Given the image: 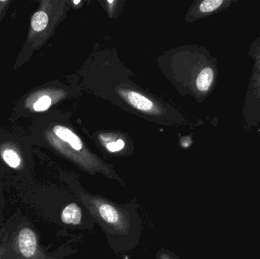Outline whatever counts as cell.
Wrapping results in <instances>:
<instances>
[{"label":"cell","mask_w":260,"mask_h":259,"mask_svg":"<svg viewBox=\"0 0 260 259\" xmlns=\"http://www.w3.org/2000/svg\"><path fill=\"white\" fill-rule=\"evenodd\" d=\"M0 157L3 162L15 170L21 171L24 170V161L23 155L15 146L6 144L0 150Z\"/></svg>","instance_id":"1"},{"label":"cell","mask_w":260,"mask_h":259,"mask_svg":"<svg viewBox=\"0 0 260 259\" xmlns=\"http://www.w3.org/2000/svg\"><path fill=\"white\" fill-rule=\"evenodd\" d=\"M51 104V97L46 94L37 97L30 95L24 102L25 109H28L30 112H44L48 109Z\"/></svg>","instance_id":"2"},{"label":"cell","mask_w":260,"mask_h":259,"mask_svg":"<svg viewBox=\"0 0 260 259\" xmlns=\"http://www.w3.org/2000/svg\"><path fill=\"white\" fill-rule=\"evenodd\" d=\"M53 131L56 137L70 144L75 150L79 151L82 149V142L80 138L68 128L56 126L53 127Z\"/></svg>","instance_id":"3"},{"label":"cell","mask_w":260,"mask_h":259,"mask_svg":"<svg viewBox=\"0 0 260 259\" xmlns=\"http://www.w3.org/2000/svg\"><path fill=\"white\" fill-rule=\"evenodd\" d=\"M82 213L81 208L76 204L67 205L61 214V220L67 225H77L81 223Z\"/></svg>","instance_id":"4"},{"label":"cell","mask_w":260,"mask_h":259,"mask_svg":"<svg viewBox=\"0 0 260 259\" xmlns=\"http://www.w3.org/2000/svg\"><path fill=\"white\" fill-rule=\"evenodd\" d=\"M99 212L101 217L111 225H118L120 221V214L115 208L109 204L102 203L99 205Z\"/></svg>","instance_id":"5"},{"label":"cell","mask_w":260,"mask_h":259,"mask_svg":"<svg viewBox=\"0 0 260 259\" xmlns=\"http://www.w3.org/2000/svg\"><path fill=\"white\" fill-rule=\"evenodd\" d=\"M128 100L134 107L142 111H149L152 109L153 103L142 94L135 91L128 93Z\"/></svg>","instance_id":"6"},{"label":"cell","mask_w":260,"mask_h":259,"mask_svg":"<svg viewBox=\"0 0 260 259\" xmlns=\"http://www.w3.org/2000/svg\"><path fill=\"white\" fill-rule=\"evenodd\" d=\"M213 70L209 67L205 68L197 77V86L199 91H207L213 82Z\"/></svg>","instance_id":"7"},{"label":"cell","mask_w":260,"mask_h":259,"mask_svg":"<svg viewBox=\"0 0 260 259\" xmlns=\"http://www.w3.org/2000/svg\"><path fill=\"white\" fill-rule=\"evenodd\" d=\"M224 3V2L222 0H206L201 3L200 9L203 13L212 12L218 9Z\"/></svg>","instance_id":"8"},{"label":"cell","mask_w":260,"mask_h":259,"mask_svg":"<svg viewBox=\"0 0 260 259\" xmlns=\"http://www.w3.org/2000/svg\"><path fill=\"white\" fill-rule=\"evenodd\" d=\"M5 205H6V202H5L4 193H3V188L0 187V237L5 225L4 214H3Z\"/></svg>","instance_id":"9"},{"label":"cell","mask_w":260,"mask_h":259,"mask_svg":"<svg viewBox=\"0 0 260 259\" xmlns=\"http://www.w3.org/2000/svg\"><path fill=\"white\" fill-rule=\"evenodd\" d=\"M125 143L122 139L117 140L116 142H110L107 144V149L111 152H119L124 147Z\"/></svg>","instance_id":"10"},{"label":"cell","mask_w":260,"mask_h":259,"mask_svg":"<svg viewBox=\"0 0 260 259\" xmlns=\"http://www.w3.org/2000/svg\"><path fill=\"white\" fill-rule=\"evenodd\" d=\"M11 4V1L9 0H0V21L3 19V16L6 15V11L9 9V5Z\"/></svg>","instance_id":"11"},{"label":"cell","mask_w":260,"mask_h":259,"mask_svg":"<svg viewBox=\"0 0 260 259\" xmlns=\"http://www.w3.org/2000/svg\"><path fill=\"white\" fill-rule=\"evenodd\" d=\"M169 257L166 256V255H163V256L161 257V259H169Z\"/></svg>","instance_id":"12"},{"label":"cell","mask_w":260,"mask_h":259,"mask_svg":"<svg viewBox=\"0 0 260 259\" xmlns=\"http://www.w3.org/2000/svg\"><path fill=\"white\" fill-rule=\"evenodd\" d=\"M80 3V1H74L75 4H78V3Z\"/></svg>","instance_id":"13"}]
</instances>
